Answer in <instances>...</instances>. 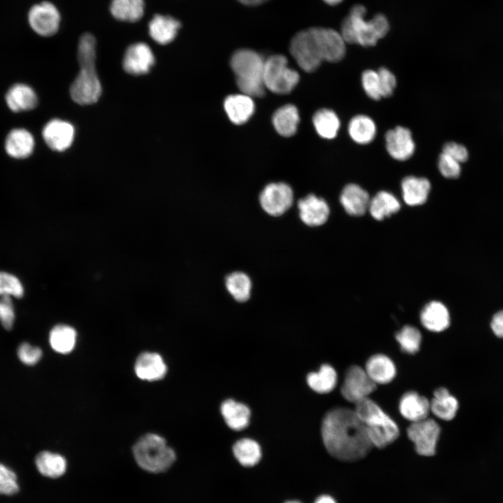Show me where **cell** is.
I'll list each match as a JSON object with an SVG mask.
<instances>
[{
	"instance_id": "4316f807",
	"label": "cell",
	"mask_w": 503,
	"mask_h": 503,
	"mask_svg": "<svg viewBox=\"0 0 503 503\" xmlns=\"http://www.w3.org/2000/svg\"><path fill=\"white\" fill-rule=\"evenodd\" d=\"M433 395L434 398L430 402V411L432 414L444 421L454 418L459 407L458 400L444 387L437 388Z\"/></svg>"
},
{
	"instance_id": "484cf974",
	"label": "cell",
	"mask_w": 503,
	"mask_h": 503,
	"mask_svg": "<svg viewBox=\"0 0 503 503\" xmlns=\"http://www.w3.org/2000/svg\"><path fill=\"white\" fill-rule=\"evenodd\" d=\"M34 147V139L32 135L24 129L12 130L6 140V150L14 158L23 159L29 156L32 153Z\"/></svg>"
},
{
	"instance_id": "44dd1931",
	"label": "cell",
	"mask_w": 503,
	"mask_h": 503,
	"mask_svg": "<svg viewBox=\"0 0 503 503\" xmlns=\"http://www.w3.org/2000/svg\"><path fill=\"white\" fill-rule=\"evenodd\" d=\"M370 198L367 192L356 184H349L340 194V203L351 216H361L369 208Z\"/></svg>"
},
{
	"instance_id": "ab89813d",
	"label": "cell",
	"mask_w": 503,
	"mask_h": 503,
	"mask_svg": "<svg viewBox=\"0 0 503 503\" xmlns=\"http://www.w3.org/2000/svg\"><path fill=\"white\" fill-rule=\"evenodd\" d=\"M395 338L400 344L402 352L409 354H415L420 349L421 334L420 331L414 326H404L396 333Z\"/></svg>"
},
{
	"instance_id": "d590c367",
	"label": "cell",
	"mask_w": 503,
	"mask_h": 503,
	"mask_svg": "<svg viewBox=\"0 0 503 503\" xmlns=\"http://www.w3.org/2000/svg\"><path fill=\"white\" fill-rule=\"evenodd\" d=\"M225 286L230 295L238 302H246L251 296L252 281L245 272L236 271L228 275Z\"/></svg>"
},
{
	"instance_id": "ba28073f",
	"label": "cell",
	"mask_w": 503,
	"mask_h": 503,
	"mask_svg": "<svg viewBox=\"0 0 503 503\" xmlns=\"http://www.w3.org/2000/svg\"><path fill=\"white\" fill-rule=\"evenodd\" d=\"M407 433L409 439L414 444L418 454L423 456L435 454L441 428L435 420L426 418L413 422L408 427Z\"/></svg>"
},
{
	"instance_id": "3957f363",
	"label": "cell",
	"mask_w": 503,
	"mask_h": 503,
	"mask_svg": "<svg viewBox=\"0 0 503 503\" xmlns=\"http://www.w3.org/2000/svg\"><path fill=\"white\" fill-rule=\"evenodd\" d=\"M264 64L265 59L254 50L241 48L233 52L230 65L242 94L251 97H260L264 94Z\"/></svg>"
},
{
	"instance_id": "52a82bcc",
	"label": "cell",
	"mask_w": 503,
	"mask_h": 503,
	"mask_svg": "<svg viewBox=\"0 0 503 503\" xmlns=\"http://www.w3.org/2000/svg\"><path fill=\"white\" fill-rule=\"evenodd\" d=\"M289 51L299 67L306 72L314 71L323 61L311 27L291 38Z\"/></svg>"
},
{
	"instance_id": "4dcf8cb0",
	"label": "cell",
	"mask_w": 503,
	"mask_h": 503,
	"mask_svg": "<svg viewBox=\"0 0 503 503\" xmlns=\"http://www.w3.org/2000/svg\"><path fill=\"white\" fill-rule=\"evenodd\" d=\"M349 135L356 143L365 145L373 140L377 126L372 118L365 115L353 117L348 125Z\"/></svg>"
},
{
	"instance_id": "7dc6e473",
	"label": "cell",
	"mask_w": 503,
	"mask_h": 503,
	"mask_svg": "<svg viewBox=\"0 0 503 503\" xmlns=\"http://www.w3.org/2000/svg\"><path fill=\"white\" fill-rule=\"evenodd\" d=\"M15 311L10 296H0V322L6 330L13 328L15 321Z\"/></svg>"
},
{
	"instance_id": "c3c4849f",
	"label": "cell",
	"mask_w": 503,
	"mask_h": 503,
	"mask_svg": "<svg viewBox=\"0 0 503 503\" xmlns=\"http://www.w3.org/2000/svg\"><path fill=\"white\" fill-rule=\"evenodd\" d=\"M377 72L379 77L381 97L386 98L391 96L397 84L395 76L384 67L380 68Z\"/></svg>"
},
{
	"instance_id": "f1b7e54d",
	"label": "cell",
	"mask_w": 503,
	"mask_h": 503,
	"mask_svg": "<svg viewBox=\"0 0 503 503\" xmlns=\"http://www.w3.org/2000/svg\"><path fill=\"white\" fill-rule=\"evenodd\" d=\"M6 100L9 108L14 112L32 110L38 102L34 91L24 84L13 85L7 92Z\"/></svg>"
},
{
	"instance_id": "681fc988",
	"label": "cell",
	"mask_w": 503,
	"mask_h": 503,
	"mask_svg": "<svg viewBox=\"0 0 503 503\" xmlns=\"http://www.w3.org/2000/svg\"><path fill=\"white\" fill-rule=\"evenodd\" d=\"M442 153L451 156L460 163L466 161L468 159L467 149L463 145L454 142L446 143L442 148Z\"/></svg>"
},
{
	"instance_id": "74e56055",
	"label": "cell",
	"mask_w": 503,
	"mask_h": 503,
	"mask_svg": "<svg viewBox=\"0 0 503 503\" xmlns=\"http://www.w3.org/2000/svg\"><path fill=\"white\" fill-rule=\"evenodd\" d=\"M309 386L319 393L331 392L337 383V374L333 367L328 364L321 366L317 372H311L307 377Z\"/></svg>"
},
{
	"instance_id": "f35d334b",
	"label": "cell",
	"mask_w": 503,
	"mask_h": 503,
	"mask_svg": "<svg viewBox=\"0 0 503 503\" xmlns=\"http://www.w3.org/2000/svg\"><path fill=\"white\" fill-rule=\"evenodd\" d=\"M233 452L237 460L245 467L254 466L261 458V446L249 438L237 441L233 446Z\"/></svg>"
},
{
	"instance_id": "d4e9b609",
	"label": "cell",
	"mask_w": 503,
	"mask_h": 503,
	"mask_svg": "<svg viewBox=\"0 0 503 503\" xmlns=\"http://www.w3.org/2000/svg\"><path fill=\"white\" fill-rule=\"evenodd\" d=\"M404 202L411 206L423 204L430 190V183L425 177L407 176L401 184Z\"/></svg>"
},
{
	"instance_id": "9a60e30c",
	"label": "cell",
	"mask_w": 503,
	"mask_h": 503,
	"mask_svg": "<svg viewBox=\"0 0 503 503\" xmlns=\"http://www.w3.org/2000/svg\"><path fill=\"white\" fill-rule=\"evenodd\" d=\"M386 147L391 157L398 161L409 159L415 150V143L409 129L398 126L385 135Z\"/></svg>"
},
{
	"instance_id": "ac0fdd59",
	"label": "cell",
	"mask_w": 503,
	"mask_h": 503,
	"mask_svg": "<svg viewBox=\"0 0 503 503\" xmlns=\"http://www.w3.org/2000/svg\"><path fill=\"white\" fill-rule=\"evenodd\" d=\"M224 107L228 119L235 124L247 122L255 110L252 97L242 93L228 96Z\"/></svg>"
},
{
	"instance_id": "836d02e7",
	"label": "cell",
	"mask_w": 503,
	"mask_h": 503,
	"mask_svg": "<svg viewBox=\"0 0 503 503\" xmlns=\"http://www.w3.org/2000/svg\"><path fill=\"white\" fill-rule=\"evenodd\" d=\"M312 122L316 133L323 138H334L340 129V121L332 110L322 108L313 115Z\"/></svg>"
},
{
	"instance_id": "f5cc1de1",
	"label": "cell",
	"mask_w": 503,
	"mask_h": 503,
	"mask_svg": "<svg viewBox=\"0 0 503 503\" xmlns=\"http://www.w3.org/2000/svg\"><path fill=\"white\" fill-rule=\"evenodd\" d=\"M314 503H337L335 500L330 495H323L319 496Z\"/></svg>"
},
{
	"instance_id": "60d3db41",
	"label": "cell",
	"mask_w": 503,
	"mask_h": 503,
	"mask_svg": "<svg viewBox=\"0 0 503 503\" xmlns=\"http://www.w3.org/2000/svg\"><path fill=\"white\" fill-rule=\"evenodd\" d=\"M78 59L80 66H95L96 38L92 34L85 33L80 37Z\"/></svg>"
},
{
	"instance_id": "2e32d148",
	"label": "cell",
	"mask_w": 503,
	"mask_h": 503,
	"mask_svg": "<svg viewBox=\"0 0 503 503\" xmlns=\"http://www.w3.org/2000/svg\"><path fill=\"white\" fill-rule=\"evenodd\" d=\"M299 217L308 226L316 227L326 222L330 210L326 201L314 194H308L298 202Z\"/></svg>"
},
{
	"instance_id": "7402d4cb",
	"label": "cell",
	"mask_w": 503,
	"mask_h": 503,
	"mask_svg": "<svg viewBox=\"0 0 503 503\" xmlns=\"http://www.w3.org/2000/svg\"><path fill=\"white\" fill-rule=\"evenodd\" d=\"M135 372L141 379L155 381L162 379L166 375L167 367L158 353L144 352L136 361Z\"/></svg>"
},
{
	"instance_id": "db71d44e",
	"label": "cell",
	"mask_w": 503,
	"mask_h": 503,
	"mask_svg": "<svg viewBox=\"0 0 503 503\" xmlns=\"http://www.w3.org/2000/svg\"><path fill=\"white\" fill-rule=\"evenodd\" d=\"M326 4L330 6H336L344 0H323Z\"/></svg>"
},
{
	"instance_id": "e575fe53",
	"label": "cell",
	"mask_w": 503,
	"mask_h": 503,
	"mask_svg": "<svg viewBox=\"0 0 503 503\" xmlns=\"http://www.w3.org/2000/svg\"><path fill=\"white\" fill-rule=\"evenodd\" d=\"M35 463L38 472L50 478L59 477L66 469L65 458L59 454L50 451L39 453L36 457Z\"/></svg>"
},
{
	"instance_id": "7c38bea8",
	"label": "cell",
	"mask_w": 503,
	"mask_h": 503,
	"mask_svg": "<svg viewBox=\"0 0 503 503\" xmlns=\"http://www.w3.org/2000/svg\"><path fill=\"white\" fill-rule=\"evenodd\" d=\"M323 61L337 62L346 53V42L341 34L333 29L311 27Z\"/></svg>"
},
{
	"instance_id": "6da1fadb",
	"label": "cell",
	"mask_w": 503,
	"mask_h": 503,
	"mask_svg": "<svg viewBox=\"0 0 503 503\" xmlns=\"http://www.w3.org/2000/svg\"><path fill=\"white\" fill-rule=\"evenodd\" d=\"M321 437L328 452L342 461L362 459L373 446L365 425L354 409L346 407H335L326 414Z\"/></svg>"
},
{
	"instance_id": "bcb514c9",
	"label": "cell",
	"mask_w": 503,
	"mask_h": 503,
	"mask_svg": "<svg viewBox=\"0 0 503 503\" xmlns=\"http://www.w3.org/2000/svg\"><path fill=\"white\" fill-rule=\"evenodd\" d=\"M438 168L444 177L449 179L458 177L461 170L460 163L444 153L439 156Z\"/></svg>"
},
{
	"instance_id": "7bdbcfd3",
	"label": "cell",
	"mask_w": 503,
	"mask_h": 503,
	"mask_svg": "<svg viewBox=\"0 0 503 503\" xmlns=\"http://www.w3.org/2000/svg\"><path fill=\"white\" fill-rule=\"evenodd\" d=\"M361 83L365 94L373 100H379L381 97V86L378 72L367 69L363 72Z\"/></svg>"
},
{
	"instance_id": "8992f818",
	"label": "cell",
	"mask_w": 503,
	"mask_h": 503,
	"mask_svg": "<svg viewBox=\"0 0 503 503\" xmlns=\"http://www.w3.org/2000/svg\"><path fill=\"white\" fill-rule=\"evenodd\" d=\"M298 72L288 66L286 57L273 54L265 59L263 82L265 89L277 94L291 92L298 83Z\"/></svg>"
},
{
	"instance_id": "f6af8a7d",
	"label": "cell",
	"mask_w": 503,
	"mask_h": 503,
	"mask_svg": "<svg viewBox=\"0 0 503 503\" xmlns=\"http://www.w3.org/2000/svg\"><path fill=\"white\" fill-rule=\"evenodd\" d=\"M17 356L20 361L27 365L36 364L42 357L41 349L27 342L22 343L17 348Z\"/></svg>"
},
{
	"instance_id": "11a10c76",
	"label": "cell",
	"mask_w": 503,
	"mask_h": 503,
	"mask_svg": "<svg viewBox=\"0 0 503 503\" xmlns=\"http://www.w3.org/2000/svg\"><path fill=\"white\" fill-rule=\"evenodd\" d=\"M285 503H301V502L296 501V500H289V501L286 502Z\"/></svg>"
},
{
	"instance_id": "816d5d0a",
	"label": "cell",
	"mask_w": 503,
	"mask_h": 503,
	"mask_svg": "<svg viewBox=\"0 0 503 503\" xmlns=\"http://www.w3.org/2000/svg\"><path fill=\"white\" fill-rule=\"evenodd\" d=\"M240 3L248 6H256L267 2L269 0H237Z\"/></svg>"
},
{
	"instance_id": "4fadbf2b",
	"label": "cell",
	"mask_w": 503,
	"mask_h": 503,
	"mask_svg": "<svg viewBox=\"0 0 503 503\" xmlns=\"http://www.w3.org/2000/svg\"><path fill=\"white\" fill-rule=\"evenodd\" d=\"M29 22L32 29L38 34L50 36L59 29L60 14L54 5L43 1L31 8Z\"/></svg>"
},
{
	"instance_id": "9c48e42d",
	"label": "cell",
	"mask_w": 503,
	"mask_h": 503,
	"mask_svg": "<svg viewBox=\"0 0 503 503\" xmlns=\"http://www.w3.org/2000/svg\"><path fill=\"white\" fill-rule=\"evenodd\" d=\"M293 203L291 187L284 182L267 184L259 195L262 209L272 217H279L290 209Z\"/></svg>"
},
{
	"instance_id": "5bb4252c",
	"label": "cell",
	"mask_w": 503,
	"mask_h": 503,
	"mask_svg": "<svg viewBox=\"0 0 503 503\" xmlns=\"http://www.w3.org/2000/svg\"><path fill=\"white\" fill-rule=\"evenodd\" d=\"M154 56L150 46L142 42L133 43L126 49L123 67L126 72L132 75L147 73L154 64Z\"/></svg>"
},
{
	"instance_id": "5b68a950",
	"label": "cell",
	"mask_w": 503,
	"mask_h": 503,
	"mask_svg": "<svg viewBox=\"0 0 503 503\" xmlns=\"http://www.w3.org/2000/svg\"><path fill=\"white\" fill-rule=\"evenodd\" d=\"M133 453L138 465L153 473L167 470L175 460L174 451L163 437L155 434L140 437L135 444Z\"/></svg>"
},
{
	"instance_id": "f546056e",
	"label": "cell",
	"mask_w": 503,
	"mask_h": 503,
	"mask_svg": "<svg viewBox=\"0 0 503 503\" xmlns=\"http://www.w3.org/2000/svg\"><path fill=\"white\" fill-rule=\"evenodd\" d=\"M221 413L226 423L232 430H241L249 424L250 410L242 403L226 400L221 404Z\"/></svg>"
},
{
	"instance_id": "7a4b0ae2",
	"label": "cell",
	"mask_w": 503,
	"mask_h": 503,
	"mask_svg": "<svg viewBox=\"0 0 503 503\" xmlns=\"http://www.w3.org/2000/svg\"><path fill=\"white\" fill-rule=\"evenodd\" d=\"M364 6H353L341 24L340 34L346 43L363 47L374 46L389 30L385 15L377 14L370 20H365Z\"/></svg>"
},
{
	"instance_id": "83f0119b",
	"label": "cell",
	"mask_w": 503,
	"mask_h": 503,
	"mask_svg": "<svg viewBox=\"0 0 503 503\" xmlns=\"http://www.w3.org/2000/svg\"><path fill=\"white\" fill-rule=\"evenodd\" d=\"M300 116L297 108L286 104L279 108L273 114L272 122L276 131L284 137L294 135L297 131Z\"/></svg>"
},
{
	"instance_id": "1f68e13d",
	"label": "cell",
	"mask_w": 503,
	"mask_h": 503,
	"mask_svg": "<svg viewBox=\"0 0 503 503\" xmlns=\"http://www.w3.org/2000/svg\"><path fill=\"white\" fill-rule=\"evenodd\" d=\"M145 10L144 0H112L110 11L117 20L135 22L142 18Z\"/></svg>"
},
{
	"instance_id": "603a6c76",
	"label": "cell",
	"mask_w": 503,
	"mask_h": 503,
	"mask_svg": "<svg viewBox=\"0 0 503 503\" xmlns=\"http://www.w3.org/2000/svg\"><path fill=\"white\" fill-rule=\"evenodd\" d=\"M420 317L422 325L432 332H442L450 325L449 310L438 301L428 303L422 309Z\"/></svg>"
},
{
	"instance_id": "30bf717a",
	"label": "cell",
	"mask_w": 503,
	"mask_h": 503,
	"mask_svg": "<svg viewBox=\"0 0 503 503\" xmlns=\"http://www.w3.org/2000/svg\"><path fill=\"white\" fill-rule=\"evenodd\" d=\"M80 67V72L70 87V95L78 104L94 103L101 94V85L96 66Z\"/></svg>"
},
{
	"instance_id": "cb8c5ba5",
	"label": "cell",
	"mask_w": 503,
	"mask_h": 503,
	"mask_svg": "<svg viewBox=\"0 0 503 503\" xmlns=\"http://www.w3.org/2000/svg\"><path fill=\"white\" fill-rule=\"evenodd\" d=\"M365 370L376 384H388L396 374L393 362L383 354H375L370 357L366 362Z\"/></svg>"
},
{
	"instance_id": "8d00e7d4",
	"label": "cell",
	"mask_w": 503,
	"mask_h": 503,
	"mask_svg": "<svg viewBox=\"0 0 503 503\" xmlns=\"http://www.w3.org/2000/svg\"><path fill=\"white\" fill-rule=\"evenodd\" d=\"M49 341L51 347L60 353L71 352L75 344L76 332L71 326L59 324L50 331Z\"/></svg>"
},
{
	"instance_id": "f907efd6",
	"label": "cell",
	"mask_w": 503,
	"mask_h": 503,
	"mask_svg": "<svg viewBox=\"0 0 503 503\" xmlns=\"http://www.w3.org/2000/svg\"><path fill=\"white\" fill-rule=\"evenodd\" d=\"M490 328L493 334L501 339H503V310L495 313L490 322Z\"/></svg>"
},
{
	"instance_id": "d6a6232c",
	"label": "cell",
	"mask_w": 503,
	"mask_h": 503,
	"mask_svg": "<svg viewBox=\"0 0 503 503\" xmlns=\"http://www.w3.org/2000/svg\"><path fill=\"white\" fill-rule=\"evenodd\" d=\"M400 208V202L394 195L381 191L370 199L368 210L374 219L382 220L396 213Z\"/></svg>"
},
{
	"instance_id": "8fae6325",
	"label": "cell",
	"mask_w": 503,
	"mask_h": 503,
	"mask_svg": "<svg viewBox=\"0 0 503 503\" xmlns=\"http://www.w3.org/2000/svg\"><path fill=\"white\" fill-rule=\"evenodd\" d=\"M377 388L365 370L358 365L349 367L344 376L340 392L343 398L352 403L368 398Z\"/></svg>"
},
{
	"instance_id": "b9f144b4",
	"label": "cell",
	"mask_w": 503,
	"mask_h": 503,
	"mask_svg": "<svg viewBox=\"0 0 503 503\" xmlns=\"http://www.w3.org/2000/svg\"><path fill=\"white\" fill-rule=\"evenodd\" d=\"M24 288L20 279L15 275L0 271V296H7L21 298Z\"/></svg>"
},
{
	"instance_id": "ffe728a7",
	"label": "cell",
	"mask_w": 503,
	"mask_h": 503,
	"mask_svg": "<svg viewBox=\"0 0 503 503\" xmlns=\"http://www.w3.org/2000/svg\"><path fill=\"white\" fill-rule=\"evenodd\" d=\"M181 22L170 15L155 14L148 24L151 38L161 45L172 42L176 37Z\"/></svg>"
},
{
	"instance_id": "ee69618b",
	"label": "cell",
	"mask_w": 503,
	"mask_h": 503,
	"mask_svg": "<svg viewBox=\"0 0 503 503\" xmlns=\"http://www.w3.org/2000/svg\"><path fill=\"white\" fill-rule=\"evenodd\" d=\"M18 490L16 474L10 468L0 463V495H12Z\"/></svg>"
},
{
	"instance_id": "d6986e66",
	"label": "cell",
	"mask_w": 503,
	"mask_h": 503,
	"mask_svg": "<svg viewBox=\"0 0 503 503\" xmlns=\"http://www.w3.org/2000/svg\"><path fill=\"white\" fill-rule=\"evenodd\" d=\"M399 410L401 415L411 423L419 421L428 418L430 402L416 391H409L402 396Z\"/></svg>"
},
{
	"instance_id": "277c9868",
	"label": "cell",
	"mask_w": 503,
	"mask_h": 503,
	"mask_svg": "<svg viewBox=\"0 0 503 503\" xmlns=\"http://www.w3.org/2000/svg\"><path fill=\"white\" fill-rule=\"evenodd\" d=\"M354 410L365 425L372 446L383 449L398 437V425L369 398L356 403Z\"/></svg>"
},
{
	"instance_id": "e0dca14e",
	"label": "cell",
	"mask_w": 503,
	"mask_h": 503,
	"mask_svg": "<svg viewBox=\"0 0 503 503\" xmlns=\"http://www.w3.org/2000/svg\"><path fill=\"white\" fill-rule=\"evenodd\" d=\"M75 135L73 126L61 119H52L47 123L43 130V137L46 144L53 150L62 152L73 143Z\"/></svg>"
}]
</instances>
